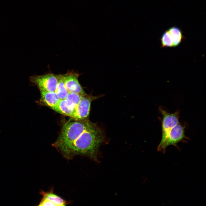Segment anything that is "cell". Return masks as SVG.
I'll return each mask as SVG.
<instances>
[{"mask_svg": "<svg viewBox=\"0 0 206 206\" xmlns=\"http://www.w3.org/2000/svg\"><path fill=\"white\" fill-rule=\"evenodd\" d=\"M104 139L102 131L95 124L86 118L75 119L64 124L53 146L67 159L80 155L97 161Z\"/></svg>", "mask_w": 206, "mask_h": 206, "instance_id": "obj_1", "label": "cell"}, {"mask_svg": "<svg viewBox=\"0 0 206 206\" xmlns=\"http://www.w3.org/2000/svg\"><path fill=\"white\" fill-rule=\"evenodd\" d=\"M168 30L172 38L173 47L179 45L184 38L181 29L178 27L174 26L170 27Z\"/></svg>", "mask_w": 206, "mask_h": 206, "instance_id": "obj_11", "label": "cell"}, {"mask_svg": "<svg viewBox=\"0 0 206 206\" xmlns=\"http://www.w3.org/2000/svg\"><path fill=\"white\" fill-rule=\"evenodd\" d=\"M79 75L76 73H69L64 75L65 86L68 91L78 94L84 96L87 94L85 92L80 84L78 77Z\"/></svg>", "mask_w": 206, "mask_h": 206, "instance_id": "obj_6", "label": "cell"}, {"mask_svg": "<svg viewBox=\"0 0 206 206\" xmlns=\"http://www.w3.org/2000/svg\"><path fill=\"white\" fill-rule=\"evenodd\" d=\"M56 76L58 83L55 92L60 100L64 99L68 92L64 84V75H59Z\"/></svg>", "mask_w": 206, "mask_h": 206, "instance_id": "obj_10", "label": "cell"}, {"mask_svg": "<svg viewBox=\"0 0 206 206\" xmlns=\"http://www.w3.org/2000/svg\"><path fill=\"white\" fill-rule=\"evenodd\" d=\"M43 197L38 205L41 206H62L66 205L67 201L61 197L54 194L52 190L40 192Z\"/></svg>", "mask_w": 206, "mask_h": 206, "instance_id": "obj_7", "label": "cell"}, {"mask_svg": "<svg viewBox=\"0 0 206 206\" xmlns=\"http://www.w3.org/2000/svg\"><path fill=\"white\" fill-rule=\"evenodd\" d=\"M31 82L37 86L40 90L55 92L58 83L56 76L52 74L30 77Z\"/></svg>", "mask_w": 206, "mask_h": 206, "instance_id": "obj_3", "label": "cell"}, {"mask_svg": "<svg viewBox=\"0 0 206 206\" xmlns=\"http://www.w3.org/2000/svg\"><path fill=\"white\" fill-rule=\"evenodd\" d=\"M98 98L99 96H89L87 94L82 96L70 117L76 120L86 118L89 114L91 102Z\"/></svg>", "mask_w": 206, "mask_h": 206, "instance_id": "obj_5", "label": "cell"}, {"mask_svg": "<svg viewBox=\"0 0 206 206\" xmlns=\"http://www.w3.org/2000/svg\"><path fill=\"white\" fill-rule=\"evenodd\" d=\"M185 126L179 122L169 131L165 141L159 144L157 148L158 151L165 153L166 148L170 145L177 146V144L185 138Z\"/></svg>", "mask_w": 206, "mask_h": 206, "instance_id": "obj_2", "label": "cell"}, {"mask_svg": "<svg viewBox=\"0 0 206 206\" xmlns=\"http://www.w3.org/2000/svg\"><path fill=\"white\" fill-rule=\"evenodd\" d=\"M82 96L76 93L69 92L64 99L66 105L72 113V114Z\"/></svg>", "mask_w": 206, "mask_h": 206, "instance_id": "obj_9", "label": "cell"}, {"mask_svg": "<svg viewBox=\"0 0 206 206\" xmlns=\"http://www.w3.org/2000/svg\"><path fill=\"white\" fill-rule=\"evenodd\" d=\"M161 41V46L163 47H173L172 38L168 30L162 34Z\"/></svg>", "mask_w": 206, "mask_h": 206, "instance_id": "obj_12", "label": "cell"}, {"mask_svg": "<svg viewBox=\"0 0 206 206\" xmlns=\"http://www.w3.org/2000/svg\"><path fill=\"white\" fill-rule=\"evenodd\" d=\"M40 90L41 98L46 105L52 109L57 105L60 99L55 92Z\"/></svg>", "mask_w": 206, "mask_h": 206, "instance_id": "obj_8", "label": "cell"}, {"mask_svg": "<svg viewBox=\"0 0 206 206\" xmlns=\"http://www.w3.org/2000/svg\"><path fill=\"white\" fill-rule=\"evenodd\" d=\"M159 110L162 116V136L159 144L162 143L165 140L170 130L179 122V112H176L170 113L162 107Z\"/></svg>", "mask_w": 206, "mask_h": 206, "instance_id": "obj_4", "label": "cell"}]
</instances>
